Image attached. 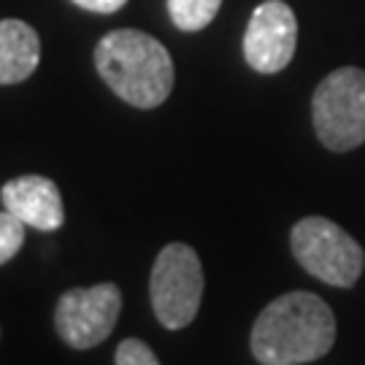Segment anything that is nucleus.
Returning <instances> with one entry per match:
<instances>
[{
	"instance_id": "obj_2",
	"label": "nucleus",
	"mask_w": 365,
	"mask_h": 365,
	"mask_svg": "<svg viewBox=\"0 0 365 365\" xmlns=\"http://www.w3.org/2000/svg\"><path fill=\"white\" fill-rule=\"evenodd\" d=\"M95 68L106 87L135 108H157L173 90V60L141 30H114L95 49Z\"/></svg>"
},
{
	"instance_id": "obj_11",
	"label": "nucleus",
	"mask_w": 365,
	"mask_h": 365,
	"mask_svg": "<svg viewBox=\"0 0 365 365\" xmlns=\"http://www.w3.org/2000/svg\"><path fill=\"white\" fill-rule=\"evenodd\" d=\"M22 244H25V222L3 209L0 211V265H6L14 255H19Z\"/></svg>"
},
{
	"instance_id": "obj_13",
	"label": "nucleus",
	"mask_w": 365,
	"mask_h": 365,
	"mask_svg": "<svg viewBox=\"0 0 365 365\" xmlns=\"http://www.w3.org/2000/svg\"><path fill=\"white\" fill-rule=\"evenodd\" d=\"M71 3H76L78 9L92 11V14H114V11H119L128 0H71Z\"/></svg>"
},
{
	"instance_id": "obj_7",
	"label": "nucleus",
	"mask_w": 365,
	"mask_h": 365,
	"mask_svg": "<svg viewBox=\"0 0 365 365\" xmlns=\"http://www.w3.org/2000/svg\"><path fill=\"white\" fill-rule=\"evenodd\" d=\"M298 46V19L284 0L260 3L244 33V57L257 73H279Z\"/></svg>"
},
{
	"instance_id": "obj_1",
	"label": "nucleus",
	"mask_w": 365,
	"mask_h": 365,
	"mask_svg": "<svg viewBox=\"0 0 365 365\" xmlns=\"http://www.w3.org/2000/svg\"><path fill=\"white\" fill-rule=\"evenodd\" d=\"M336 344V317L314 292L271 300L252 327V354L262 365H303L325 357Z\"/></svg>"
},
{
	"instance_id": "obj_3",
	"label": "nucleus",
	"mask_w": 365,
	"mask_h": 365,
	"mask_svg": "<svg viewBox=\"0 0 365 365\" xmlns=\"http://www.w3.org/2000/svg\"><path fill=\"white\" fill-rule=\"evenodd\" d=\"M317 138L330 152H349L365 144V71L339 68L319 81L312 98Z\"/></svg>"
},
{
	"instance_id": "obj_8",
	"label": "nucleus",
	"mask_w": 365,
	"mask_h": 365,
	"mask_svg": "<svg viewBox=\"0 0 365 365\" xmlns=\"http://www.w3.org/2000/svg\"><path fill=\"white\" fill-rule=\"evenodd\" d=\"M0 200H3V209L11 211L16 220L43 233L60 230L66 222L63 195L57 184L46 176H16L3 184Z\"/></svg>"
},
{
	"instance_id": "obj_5",
	"label": "nucleus",
	"mask_w": 365,
	"mask_h": 365,
	"mask_svg": "<svg viewBox=\"0 0 365 365\" xmlns=\"http://www.w3.org/2000/svg\"><path fill=\"white\" fill-rule=\"evenodd\" d=\"M149 298L160 325L168 330H182L195 319L203 300V265L190 244L163 247L149 279Z\"/></svg>"
},
{
	"instance_id": "obj_12",
	"label": "nucleus",
	"mask_w": 365,
	"mask_h": 365,
	"mask_svg": "<svg viewBox=\"0 0 365 365\" xmlns=\"http://www.w3.org/2000/svg\"><path fill=\"white\" fill-rule=\"evenodd\" d=\"M117 365H160V360L141 339H125L117 346Z\"/></svg>"
},
{
	"instance_id": "obj_4",
	"label": "nucleus",
	"mask_w": 365,
	"mask_h": 365,
	"mask_svg": "<svg viewBox=\"0 0 365 365\" xmlns=\"http://www.w3.org/2000/svg\"><path fill=\"white\" fill-rule=\"evenodd\" d=\"M289 247L300 268L330 287H354L365 268L363 247L327 217L295 222Z\"/></svg>"
},
{
	"instance_id": "obj_10",
	"label": "nucleus",
	"mask_w": 365,
	"mask_h": 365,
	"mask_svg": "<svg viewBox=\"0 0 365 365\" xmlns=\"http://www.w3.org/2000/svg\"><path fill=\"white\" fill-rule=\"evenodd\" d=\"M222 0H168V14L173 25L187 33H195L214 22Z\"/></svg>"
},
{
	"instance_id": "obj_6",
	"label": "nucleus",
	"mask_w": 365,
	"mask_h": 365,
	"mask_svg": "<svg viewBox=\"0 0 365 365\" xmlns=\"http://www.w3.org/2000/svg\"><path fill=\"white\" fill-rule=\"evenodd\" d=\"M122 312V289L111 282L95 287L68 289L57 300L54 327L60 339L73 349H92L103 344Z\"/></svg>"
},
{
	"instance_id": "obj_9",
	"label": "nucleus",
	"mask_w": 365,
	"mask_h": 365,
	"mask_svg": "<svg viewBox=\"0 0 365 365\" xmlns=\"http://www.w3.org/2000/svg\"><path fill=\"white\" fill-rule=\"evenodd\" d=\"M41 63L38 33L22 19H0V84H19Z\"/></svg>"
}]
</instances>
